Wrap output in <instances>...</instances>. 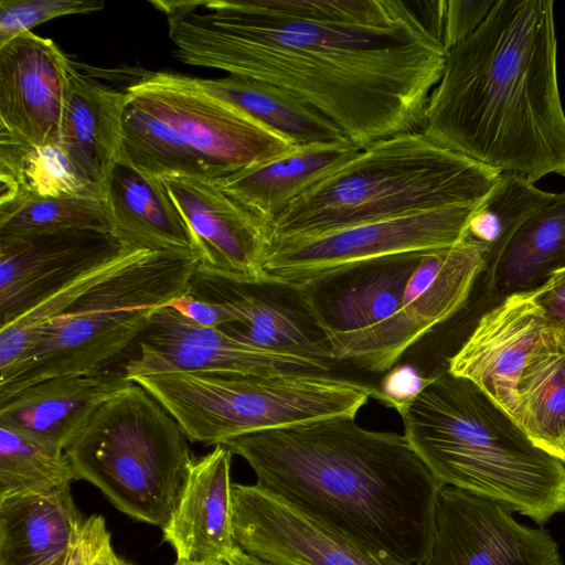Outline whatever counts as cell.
<instances>
[{
  "instance_id": "cell-13",
  "label": "cell",
  "mask_w": 565,
  "mask_h": 565,
  "mask_svg": "<svg viewBox=\"0 0 565 565\" xmlns=\"http://www.w3.org/2000/svg\"><path fill=\"white\" fill-rule=\"evenodd\" d=\"M511 512L490 499L444 486L423 565H564L550 533L518 523Z\"/></svg>"
},
{
  "instance_id": "cell-23",
  "label": "cell",
  "mask_w": 565,
  "mask_h": 565,
  "mask_svg": "<svg viewBox=\"0 0 565 565\" xmlns=\"http://www.w3.org/2000/svg\"><path fill=\"white\" fill-rule=\"evenodd\" d=\"M105 204L111 233L122 245L198 253L194 236L161 179L135 168L122 149L107 183Z\"/></svg>"
},
{
  "instance_id": "cell-26",
  "label": "cell",
  "mask_w": 565,
  "mask_h": 565,
  "mask_svg": "<svg viewBox=\"0 0 565 565\" xmlns=\"http://www.w3.org/2000/svg\"><path fill=\"white\" fill-rule=\"evenodd\" d=\"M565 268V191L527 216L487 264L488 287L504 297L529 294Z\"/></svg>"
},
{
  "instance_id": "cell-38",
  "label": "cell",
  "mask_w": 565,
  "mask_h": 565,
  "mask_svg": "<svg viewBox=\"0 0 565 565\" xmlns=\"http://www.w3.org/2000/svg\"><path fill=\"white\" fill-rule=\"evenodd\" d=\"M430 376H424L412 365H395L387 371L379 388V402L396 412L414 401L428 384Z\"/></svg>"
},
{
  "instance_id": "cell-30",
  "label": "cell",
  "mask_w": 565,
  "mask_h": 565,
  "mask_svg": "<svg viewBox=\"0 0 565 565\" xmlns=\"http://www.w3.org/2000/svg\"><path fill=\"white\" fill-rule=\"evenodd\" d=\"M122 152L135 168L157 178L188 175L217 180L178 129L140 108L128 96L122 120Z\"/></svg>"
},
{
  "instance_id": "cell-39",
  "label": "cell",
  "mask_w": 565,
  "mask_h": 565,
  "mask_svg": "<svg viewBox=\"0 0 565 565\" xmlns=\"http://www.w3.org/2000/svg\"><path fill=\"white\" fill-rule=\"evenodd\" d=\"M550 328L565 340V268L555 273L536 290L529 292Z\"/></svg>"
},
{
  "instance_id": "cell-15",
  "label": "cell",
  "mask_w": 565,
  "mask_h": 565,
  "mask_svg": "<svg viewBox=\"0 0 565 565\" xmlns=\"http://www.w3.org/2000/svg\"><path fill=\"white\" fill-rule=\"evenodd\" d=\"M196 243L199 268L238 282L262 285V264L270 244L268 223L225 193L215 180L160 178Z\"/></svg>"
},
{
  "instance_id": "cell-25",
  "label": "cell",
  "mask_w": 565,
  "mask_h": 565,
  "mask_svg": "<svg viewBox=\"0 0 565 565\" xmlns=\"http://www.w3.org/2000/svg\"><path fill=\"white\" fill-rule=\"evenodd\" d=\"M83 523L70 484L0 499V565H42L76 542Z\"/></svg>"
},
{
  "instance_id": "cell-3",
  "label": "cell",
  "mask_w": 565,
  "mask_h": 565,
  "mask_svg": "<svg viewBox=\"0 0 565 565\" xmlns=\"http://www.w3.org/2000/svg\"><path fill=\"white\" fill-rule=\"evenodd\" d=\"M500 172L565 177V113L553 0H499L446 52L420 129Z\"/></svg>"
},
{
  "instance_id": "cell-31",
  "label": "cell",
  "mask_w": 565,
  "mask_h": 565,
  "mask_svg": "<svg viewBox=\"0 0 565 565\" xmlns=\"http://www.w3.org/2000/svg\"><path fill=\"white\" fill-rule=\"evenodd\" d=\"M146 249L125 246L114 256L82 271L11 321L0 326V372L11 366L36 335L87 290L124 268Z\"/></svg>"
},
{
  "instance_id": "cell-4",
  "label": "cell",
  "mask_w": 565,
  "mask_h": 565,
  "mask_svg": "<svg viewBox=\"0 0 565 565\" xmlns=\"http://www.w3.org/2000/svg\"><path fill=\"white\" fill-rule=\"evenodd\" d=\"M404 436L443 486L490 499L544 525L565 512V466L470 381L430 376L397 411Z\"/></svg>"
},
{
  "instance_id": "cell-20",
  "label": "cell",
  "mask_w": 565,
  "mask_h": 565,
  "mask_svg": "<svg viewBox=\"0 0 565 565\" xmlns=\"http://www.w3.org/2000/svg\"><path fill=\"white\" fill-rule=\"evenodd\" d=\"M131 383L124 370L109 369L46 379L0 402V426L65 452L97 409Z\"/></svg>"
},
{
  "instance_id": "cell-11",
  "label": "cell",
  "mask_w": 565,
  "mask_h": 565,
  "mask_svg": "<svg viewBox=\"0 0 565 565\" xmlns=\"http://www.w3.org/2000/svg\"><path fill=\"white\" fill-rule=\"evenodd\" d=\"M137 352L124 371L138 376L174 372L220 375H271L286 372L328 373L331 361L271 350L242 341L223 328L199 326L170 306L159 309L137 340Z\"/></svg>"
},
{
  "instance_id": "cell-2",
  "label": "cell",
  "mask_w": 565,
  "mask_h": 565,
  "mask_svg": "<svg viewBox=\"0 0 565 565\" xmlns=\"http://www.w3.org/2000/svg\"><path fill=\"white\" fill-rule=\"evenodd\" d=\"M257 486L356 542L423 565L444 487L404 435L334 416L224 441Z\"/></svg>"
},
{
  "instance_id": "cell-9",
  "label": "cell",
  "mask_w": 565,
  "mask_h": 565,
  "mask_svg": "<svg viewBox=\"0 0 565 565\" xmlns=\"http://www.w3.org/2000/svg\"><path fill=\"white\" fill-rule=\"evenodd\" d=\"M477 203L365 222L311 236L273 239L262 264V285L301 290L354 265L451 247L466 238Z\"/></svg>"
},
{
  "instance_id": "cell-44",
  "label": "cell",
  "mask_w": 565,
  "mask_h": 565,
  "mask_svg": "<svg viewBox=\"0 0 565 565\" xmlns=\"http://www.w3.org/2000/svg\"><path fill=\"white\" fill-rule=\"evenodd\" d=\"M174 565H226V564H224V563L191 564V563L177 562Z\"/></svg>"
},
{
  "instance_id": "cell-33",
  "label": "cell",
  "mask_w": 565,
  "mask_h": 565,
  "mask_svg": "<svg viewBox=\"0 0 565 565\" xmlns=\"http://www.w3.org/2000/svg\"><path fill=\"white\" fill-rule=\"evenodd\" d=\"M76 479L65 452L0 426V499L56 489Z\"/></svg>"
},
{
  "instance_id": "cell-1",
  "label": "cell",
  "mask_w": 565,
  "mask_h": 565,
  "mask_svg": "<svg viewBox=\"0 0 565 565\" xmlns=\"http://www.w3.org/2000/svg\"><path fill=\"white\" fill-rule=\"evenodd\" d=\"M173 56L275 85L308 103L359 149L420 130L439 82L444 0L399 22L364 26L288 19L255 0H152Z\"/></svg>"
},
{
  "instance_id": "cell-19",
  "label": "cell",
  "mask_w": 565,
  "mask_h": 565,
  "mask_svg": "<svg viewBox=\"0 0 565 565\" xmlns=\"http://www.w3.org/2000/svg\"><path fill=\"white\" fill-rule=\"evenodd\" d=\"M424 255L406 254L362 263L301 289L305 308L321 330L324 342L364 331L396 313L407 281Z\"/></svg>"
},
{
  "instance_id": "cell-34",
  "label": "cell",
  "mask_w": 565,
  "mask_h": 565,
  "mask_svg": "<svg viewBox=\"0 0 565 565\" xmlns=\"http://www.w3.org/2000/svg\"><path fill=\"white\" fill-rule=\"evenodd\" d=\"M64 230L111 233L113 225L105 200L89 196L34 199L0 211V236Z\"/></svg>"
},
{
  "instance_id": "cell-35",
  "label": "cell",
  "mask_w": 565,
  "mask_h": 565,
  "mask_svg": "<svg viewBox=\"0 0 565 565\" xmlns=\"http://www.w3.org/2000/svg\"><path fill=\"white\" fill-rule=\"evenodd\" d=\"M102 0H1L0 47L49 20L103 10Z\"/></svg>"
},
{
  "instance_id": "cell-12",
  "label": "cell",
  "mask_w": 565,
  "mask_h": 565,
  "mask_svg": "<svg viewBox=\"0 0 565 565\" xmlns=\"http://www.w3.org/2000/svg\"><path fill=\"white\" fill-rule=\"evenodd\" d=\"M234 536L276 565H407L363 545L257 484L233 483Z\"/></svg>"
},
{
  "instance_id": "cell-40",
  "label": "cell",
  "mask_w": 565,
  "mask_h": 565,
  "mask_svg": "<svg viewBox=\"0 0 565 565\" xmlns=\"http://www.w3.org/2000/svg\"><path fill=\"white\" fill-rule=\"evenodd\" d=\"M110 544V534L102 515L84 520L76 542L71 546L66 565H93Z\"/></svg>"
},
{
  "instance_id": "cell-27",
  "label": "cell",
  "mask_w": 565,
  "mask_h": 565,
  "mask_svg": "<svg viewBox=\"0 0 565 565\" xmlns=\"http://www.w3.org/2000/svg\"><path fill=\"white\" fill-rule=\"evenodd\" d=\"M191 79L298 147L347 139L322 113L275 85L234 75Z\"/></svg>"
},
{
  "instance_id": "cell-21",
  "label": "cell",
  "mask_w": 565,
  "mask_h": 565,
  "mask_svg": "<svg viewBox=\"0 0 565 565\" xmlns=\"http://www.w3.org/2000/svg\"><path fill=\"white\" fill-rule=\"evenodd\" d=\"M232 456L227 447L216 445L207 455L193 459L181 498L162 527L177 562L225 564L238 546L234 536Z\"/></svg>"
},
{
  "instance_id": "cell-28",
  "label": "cell",
  "mask_w": 565,
  "mask_h": 565,
  "mask_svg": "<svg viewBox=\"0 0 565 565\" xmlns=\"http://www.w3.org/2000/svg\"><path fill=\"white\" fill-rule=\"evenodd\" d=\"M516 422L550 455L565 458V340L552 335L530 356L518 387Z\"/></svg>"
},
{
  "instance_id": "cell-43",
  "label": "cell",
  "mask_w": 565,
  "mask_h": 565,
  "mask_svg": "<svg viewBox=\"0 0 565 565\" xmlns=\"http://www.w3.org/2000/svg\"><path fill=\"white\" fill-rule=\"evenodd\" d=\"M70 548L51 558L50 561L43 563L42 565H66Z\"/></svg>"
},
{
  "instance_id": "cell-10",
  "label": "cell",
  "mask_w": 565,
  "mask_h": 565,
  "mask_svg": "<svg viewBox=\"0 0 565 565\" xmlns=\"http://www.w3.org/2000/svg\"><path fill=\"white\" fill-rule=\"evenodd\" d=\"M125 92L178 129L217 180L291 152L298 146L200 87L191 76L145 71Z\"/></svg>"
},
{
  "instance_id": "cell-6",
  "label": "cell",
  "mask_w": 565,
  "mask_h": 565,
  "mask_svg": "<svg viewBox=\"0 0 565 565\" xmlns=\"http://www.w3.org/2000/svg\"><path fill=\"white\" fill-rule=\"evenodd\" d=\"M199 265L195 252L145 250L54 318L0 372V402L46 379L107 369L159 309L189 292Z\"/></svg>"
},
{
  "instance_id": "cell-5",
  "label": "cell",
  "mask_w": 565,
  "mask_h": 565,
  "mask_svg": "<svg viewBox=\"0 0 565 565\" xmlns=\"http://www.w3.org/2000/svg\"><path fill=\"white\" fill-rule=\"evenodd\" d=\"M501 173L422 130L383 138L295 199L270 224L271 241L475 204Z\"/></svg>"
},
{
  "instance_id": "cell-29",
  "label": "cell",
  "mask_w": 565,
  "mask_h": 565,
  "mask_svg": "<svg viewBox=\"0 0 565 565\" xmlns=\"http://www.w3.org/2000/svg\"><path fill=\"white\" fill-rule=\"evenodd\" d=\"M104 198L73 169L60 145L35 146L0 134V211L34 199Z\"/></svg>"
},
{
  "instance_id": "cell-24",
  "label": "cell",
  "mask_w": 565,
  "mask_h": 565,
  "mask_svg": "<svg viewBox=\"0 0 565 565\" xmlns=\"http://www.w3.org/2000/svg\"><path fill=\"white\" fill-rule=\"evenodd\" d=\"M350 140L316 143L215 180L249 212L270 224L299 195L354 157Z\"/></svg>"
},
{
  "instance_id": "cell-14",
  "label": "cell",
  "mask_w": 565,
  "mask_h": 565,
  "mask_svg": "<svg viewBox=\"0 0 565 565\" xmlns=\"http://www.w3.org/2000/svg\"><path fill=\"white\" fill-rule=\"evenodd\" d=\"M488 250L466 237L452 246L434 282L390 319L364 331L326 342L333 362L386 373L405 352L466 303L477 277L487 269Z\"/></svg>"
},
{
  "instance_id": "cell-32",
  "label": "cell",
  "mask_w": 565,
  "mask_h": 565,
  "mask_svg": "<svg viewBox=\"0 0 565 565\" xmlns=\"http://www.w3.org/2000/svg\"><path fill=\"white\" fill-rule=\"evenodd\" d=\"M555 198L556 193L536 188L523 175L502 172L476 204L467 224L466 237L487 248L489 262L515 227Z\"/></svg>"
},
{
  "instance_id": "cell-37",
  "label": "cell",
  "mask_w": 565,
  "mask_h": 565,
  "mask_svg": "<svg viewBox=\"0 0 565 565\" xmlns=\"http://www.w3.org/2000/svg\"><path fill=\"white\" fill-rule=\"evenodd\" d=\"M169 306L202 327L223 328L244 321L241 311L231 302L198 297L190 291L174 299Z\"/></svg>"
},
{
  "instance_id": "cell-8",
  "label": "cell",
  "mask_w": 565,
  "mask_h": 565,
  "mask_svg": "<svg viewBox=\"0 0 565 565\" xmlns=\"http://www.w3.org/2000/svg\"><path fill=\"white\" fill-rule=\"evenodd\" d=\"M189 441L174 417L132 382L97 409L65 455L77 479L118 510L164 527L194 459Z\"/></svg>"
},
{
  "instance_id": "cell-22",
  "label": "cell",
  "mask_w": 565,
  "mask_h": 565,
  "mask_svg": "<svg viewBox=\"0 0 565 565\" xmlns=\"http://www.w3.org/2000/svg\"><path fill=\"white\" fill-rule=\"evenodd\" d=\"M127 103L118 90L70 62L58 142L77 174L104 198L122 149V120Z\"/></svg>"
},
{
  "instance_id": "cell-41",
  "label": "cell",
  "mask_w": 565,
  "mask_h": 565,
  "mask_svg": "<svg viewBox=\"0 0 565 565\" xmlns=\"http://www.w3.org/2000/svg\"><path fill=\"white\" fill-rule=\"evenodd\" d=\"M226 565H276L264 559L257 558L237 546L227 557Z\"/></svg>"
},
{
  "instance_id": "cell-45",
  "label": "cell",
  "mask_w": 565,
  "mask_h": 565,
  "mask_svg": "<svg viewBox=\"0 0 565 565\" xmlns=\"http://www.w3.org/2000/svg\"><path fill=\"white\" fill-rule=\"evenodd\" d=\"M563 463H564V466H565V458H564V460H563Z\"/></svg>"
},
{
  "instance_id": "cell-18",
  "label": "cell",
  "mask_w": 565,
  "mask_h": 565,
  "mask_svg": "<svg viewBox=\"0 0 565 565\" xmlns=\"http://www.w3.org/2000/svg\"><path fill=\"white\" fill-rule=\"evenodd\" d=\"M70 62L51 39L31 31L0 47V134L35 146L60 145Z\"/></svg>"
},
{
  "instance_id": "cell-17",
  "label": "cell",
  "mask_w": 565,
  "mask_h": 565,
  "mask_svg": "<svg viewBox=\"0 0 565 565\" xmlns=\"http://www.w3.org/2000/svg\"><path fill=\"white\" fill-rule=\"evenodd\" d=\"M125 246L94 230L0 236V326Z\"/></svg>"
},
{
  "instance_id": "cell-36",
  "label": "cell",
  "mask_w": 565,
  "mask_h": 565,
  "mask_svg": "<svg viewBox=\"0 0 565 565\" xmlns=\"http://www.w3.org/2000/svg\"><path fill=\"white\" fill-rule=\"evenodd\" d=\"M495 0H445L443 46L449 51L467 40L486 20Z\"/></svg>"
},
{
  "instance_id": "cell-16",
  "label": "cell",
  "mask_w": 565,
  "mask_h": 565,
  "mask_svg": "<svg viewBox=\"0 0 565 565\" xmlns=\"http://www.w3.org/2000/svg\"><path fill=\"white\" fill-rule=\"evenodd\" d=\"M554 334L529 294L507 296L479 319L449 358L447 371L473 383L516 420L520 374L532 353Z\"/></svg>"
},
{
  "instance_id": "cell-42",
  "label": "cell",
  "mask_w": 565,
  "mask_h": 565,
  "mask_svg": "<svg viewBox=\"0 0 565 565\" xmlns=\"http://www.w3.org/2000/svg\"><path fill=\"white\" fill-rule=\"evenodd\" d=\"M93 565H131L126 562L124 558L119 557L111 545H107L105 550L100 553L98 558L94 562Z\"/></svg>"
},
{
  "instance_id": "cell-7",
  "label": "cell",
  "mask_w": 565,
  "mask_h": 565,
  "mask_svg": "<svg viewBox=\"0 0 565 565\" xmlns=\"http://www.w3.org/2000/svg\"><path fill=\"white\" fill-rule=\"evenodd\" d=\"M179 423L188 439L222 445L242 435L334 416L379 401V388L329 373L220 375L174 372L135 377Z\"/></svg>"
}]
</instances>
